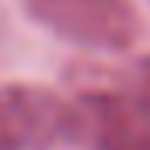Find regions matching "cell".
<instances>
[{"instance_id": "cell-4", "label": "cell", "mask_w": 150, "mask_h": 150, "mask_svg": "<svg viewBox=\"0 0 150 150\" xmlns=\"http://www.w3.org/2000/svg\"><path fill=\"white\" fill-rule=\"evenodd\" d=\"M130 82H133L130 92H137L140 99H147V103H150V55H147V58H140V62L133 65Z\"/></svg>"}, {"instance_id": "cell-3", "label": "cell", "mask_w": 150, "mask_h": 150, "mask_svg": "<svg viewBox=\"0 0 150 150\" xmlns=\"http://www.w3.org/2000/svg\"><path fill=\"white\" fill-rule=\"evenodd\" d=\"M75 147L150 150V103L137 92L99 89L75 99Z\"/></svg>"}, {"instance_id": "cell-1", "label": "cell", "mask_w": 150, "mask_h": 150, "mask_svg": "<svg viewBox=\"0 0 150 150\" xmlns=\"http://www.w3.org/2000/svg\"><path fill=\"white\" fill-rule=\"evenodd\" d=\"M28 17L68 45L126 51L140 34L137 10L126 0H24Z\"/></svg>"}, {"instance_id": "cell-2", "label": "cell", "mask_w": 150, "mask_h": 150, "mask_svg": "<svg viewBox=\"0 0 150 150\" xmlns=\"http://www.w3.org/2000/svg\"><path fill=\"white\" fill-rule=\"evenodd\" d=\"M75 143V106L28 82L0 85V150H62Z\"/></svg>"}, {"instance_id": "cell-5", "label": "cell", "mask_w": 150, "mask_h": 150, "mask_svg": "<svg viewBox=\"0 0 150 150\" xmlns=\"http://www.w3.org/2000/svg\"><path fill=\"white\" fill-rule=\"evenodd\" d=\"M0 34H4V14H0Z\"/></svg>"}]
</instances>
